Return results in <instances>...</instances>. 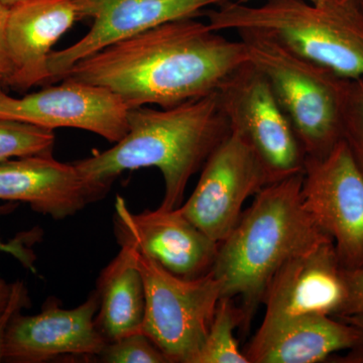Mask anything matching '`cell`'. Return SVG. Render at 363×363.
Segmentation results:
<instances>
[{
	"mask_svg": "<svg viewBox=\"0 0 363 363\" xmlns=\"http://www.w3.org/2000/svg\"><path fill=\"white\" fill-rule=\"evenodd\" d=\"M216 32L266 33L296 54L345 80L363 78V14L357 1L267 0L226 2L207 11Z\"/></svg>",
	"mask_w": 363,
	"mask_h": 363,
	"instance_id": "obj_4",
	"label": "cell"
},
{
	"mask_svg": "<svg viewBox=\"0 0 363 363\" xmlns=\"http://www.w3.org/2000/svg\"><path fill=\"white\" fill-rule=\"evenodd\" d=\"M0 200L26 203L56 220L94 202L75 164L57 161L52 155L0 162Z\"/></svg>",
	"mask_w": 363,
	"mask_h": 363,
	"instance_id": "obj_16",
	"label": "cell"
},
{
	"mask_svg": "<svg viewBox=\"0 0 363 363\" xmlns=\"http://www.w3.org/2000/svg\"><path fill=\"white\" fill-rule=\"evenodd\" d=\"M339 319L342 320V321L346 322V323H350L353 325V326H357L358 328L363 330V314L344 316L339 318Z\"/></svg>",
	"mask_w": 363,
	"mask_h": 363,
	"instance_id": "obj_29",
	"label": "cell"
},
{
	"mask_svg": "<svg viewBox=\"0 0 363 363\" xmlns=\"http://www.w3.org/2000/svg\"><path fill=\"white\" fill-rule=\"evenodd\" d=\"M341 138L363 175V78L345 81L341 104Z\"/></svg>",
	"mask_w": 363,
	"mask_h": 363,
	"instance_id": "obj_21",
	"label": "cell"
},
{
	"mask_svg": "<svg viewBox=\"0 0 363 363\" xmlns=\"http://www.w3.org/2000/svg\"><path fill=\"white\" fill-rule=\"evenodd\" d=\"M358 6H359L360 11H362V13L363 14V0H357Z\"/></svg>",
	"mask_w": 363,
	"mask_h": 363,
	"instance_id": "obj_32",
	"label": "cell"
},
{
	"mask_svg": "<svg viewBox=\"0 0 363 363\" xmlns=\"http://www.w3.org/2000/svg\"><path fill=\"white\" fill-rule=\"evenodd\" d=\"M236 1L240 2V4H250L252 0H236ZM308 1L312 2V4H321L329 1V0H308Z\"/></svg>",
	"mask_w": 363,
	"mask_h": 363,
	"instance_id": "obj_31",
	"label": "cell"
},
{
	"mask_svg": "<svg viewBox=\"0 0 363 363\" xmlns=\"http://www.w3.org/2000/svg\"><path fill=\"white\" fill-rule=\"evenodd\" d=\"M363 346V330L339 318L312 315L257 330L247 350L250 363H317Z\"/></svg>",
	"mask_w": 363,
	"mask_h": 363,
	"instance_id": "obj_17",
	"label": "cell"
},
{
	"mask_svg": "<svg viewBox=\"0 0 363 363\" xmlns=\"http://www.w3.org/2000/svg\"><path fill=\"white\" fill-rule=\"evenodd\" d=\"M16 205L9 204L6 207H0V214L7 213V212L13 211ZM40 238L39 230L28 231V233H23L18 234L13 240L4 242L0 240V250L1 252L9 253L14 259L18 260L26 269L33 272L35 271V252L32 250V245L35 242Z\"/></svg>",
	"mask_w": 363,
	"mask_h": 363,
	"instance_id": "obj_23",
	"label": "cell"
},
{
	"mask_svg": "<svg viewBox=\"0 0 363 363\" xmlns=\"http://www.w3.org/2000/svg\"><path fill=\"white\" fill-rule=\"evenodd\" d=\"M95 358L105 363H169L166 355L143 331L107 342Z\"/></svg>",
	"mask_w": 363,
	"mask_h": 363,
	"instance_id": "obj_22",
	"label": "cell"
},
{
	"mask_svg": "<svg viewBox=\"0 0 363 363\" xmlns=\"http://www.w3.org/2000/svg\"><path fill=\"white\" fill-rule=\"evenodd\" d=\"M28 304H30V300H28V289L25 283L18 281L11 284V297L6 309L0 314V362H4V346H6L7 330L11 319L14 314L21 312V309L28 307Z\"/></svg>",
	"mask_w": 363,
	"mask_h": 363,
	"instance_id": "obj_24",
	"label": "cell"
},
{
	"mask_svg": "<svg viewBox=\"0 0 363 363\" xmlns=\"http://www.w3.org/2000/svg\"><path fill=\"white\" fill-rule=\"evenodd\" d=\"M348 351L350 352L346 357H342L343 360H340V362L363 363V346Z\"/></svg>",
	"mask_w": 363,
	"mask_h": 363,
	"instance_id": "obj_28",
	"label": "cell"
},
{
	"mask_svg": "<svg viewBox=\"0 0 363 363\" xmlns=\"http://www.w3.org/2000/svg\"><path fill=\"white\" fill-rule=\"evenodd\" d=\"M302 197L341 266H363V175L342 140L323 157H306Z\"/></svg>",
	"mask_w": 363,
	"mask_h": 363,
	"instance_id": "obj_9",
	"label": "cell"
},
{
	"mask_svg": "<svg viewBox=\"0 0 363 363\" xmlns=\"http://www.w3.org/2000/svg\"><path fill=\"white\" fill-rule=\"evenodd\" d=\"M346 296L342 314L340 317L363 314V266L352 269H344Z\"/></svg>",
	"mask_w": 363,
	"mask_h": 363,
	"instance_id": "obj_25",
	"label": "cell"
},
{
	"mask_svg": "<svg viewBox=\"0 0 363 363\" xmlns=\"http://www.w3.org/2000/svg\"><path fill=\"white\" fill-rule=\"evenodd\" d=\"M133 250L145 290L142 331L169 363H195L222 298L220 281L213 271L197 279L180 278Z\"/></svg>",
	"mask_w": 363,
	"mask_h": 363,
	"instance_id": "obj_6",
	"label": "cell"
},
{
	"mask_svg": "<svg viewBox=\"0 0 363 363\" xmlns=\"http://www.w3.org/2000/svg\"><path fill=\"white\" fill-rule=\"evenodd\" d=\"M39 92L16 98L0 89V118L54 130L72 128L118 143L128 131L130 108L116 93L101 86L62 80Z\"/></svg>",
	"mask_w": 363,
	"mask_h": 363,
	"instance_id": "obj_10",
	"label": "cell"
},
{
	"mask_svg": "<svg viewBox=\"0 0 363 363\" xmlns=\"http://www.w3.org/2000/svg\"><path fill=\"white\" fill-rule=\"evenodd\" d=\"M344 269L331 238L289 259L267 286L259 330L312 315L340 317L347 296Z\"/></svg>",
	"mask_w": 363,
	"mask_h": 363,
	"instance_id": "obj_11",
	"label": "cell"
},
{
	"mask_svg": "<svg viewBox=\"0 0 363 363\" xmlns=\"http://www.w3.org/2000/svg\"><path fill=\"white\" fill-rule=\"evenodd\" d=\"M81 20L76 0H23L9 9L6 43L18 89L50 82L49 56L62 35Z\"/></svg>",
	"mask_w": 363,
	"mask_h": 363,
	"instance_id": "obj_15",
	"label": "cell"
},
{
	"mask_svg": "<svg viewBox=\"0 0 363 363\" xmlns=\"http://www.w3.org/2000/svg\"><path fill=\"white\" fill-rule=\"evenodd\" d=\"M9 7L0 4V80L9 83L13 74L6 43V26L9 20Z\"/></svg>",
	"mask_w": 363,
	"mask_h": 363,
	"instance_id": "obj_26",
	"label": "cell"
},
{
	"mask_svg": "<svg viewBox=\"0 0 363 363\" xmlns=\"http://www.w3.org/2000/svg\"><path fill=\"white\" fill-rule=\"evenodd\" d=\"M114 233L121 247H131L183 279H197L213 269L219 242L189 220L180 208L133 213L117 196Z\"/></svg>",
	"mask_w": 363,
	"mask_h": 363,
	"instance_id": "obj_12",
	"label": "cell"
},
{
	"mask_svg": "<svg viewBox=\"0 0 363 363\" xmlns=\"http://www.w3.org/2000/svg\"><path fill=\"white\" fill-rule=\"evenodd\" d=\"M54 131L13 119L0 118V162L13 157L52 155Z\"/></svg>",
	"mask_w": 363,
	"mask_h": 363,
	"instance_id": "obj_20",
	"label": "cell"
},
{
	"mask_svg": "<svg viewBox=\"0 0 363 363\" xmlns=\"http://www.w3.org/2000/svg\"><path fill=\"white\" fill-rule=\"evenodd\" d=\"M21 1H23V0H0V4L11 9V7L16 6V4H20Z\"/></svg>",
	"mask_w": 363,
	"mask_h": 363,
	"instance_id": "obj_30",
	"label": "cell"
},
{
	"mask_svg": "<svg viewBox=\"0 0 363 363\" xmlns=\"http://www.w3.org/2000/svg\"><path fill=\"white\" fill-rule=\"evenodd\" d=\"M98 307L95 291L73 309L47 302L39 314L16 313L7 330L4 362L43 363L61 357H96L107 343L95 321Z\"/></svg>",
	"mask_w": 363,
	"mask_h": 363,
	"instance_id": "obj_14",
	"label": "cell"
},
{
	"mask_svg": "<svg viewBox=\"0 0 363 363\" xmlns=\"http://www.w3.org/2000/svg\"><path fill=\"white\" fill-rule=\"evenodd\" d=\"M247 62L240 39L183 18L114 43L77 62L60 80L107 88L130 109L169 108L216 92Z\"/></svg>",
	"mask_w": 363,
	"mask_h": 363,
	"instance_id": "obj_1",
	"label": "cell"
},
{
	"mask_svg": "<svg viewBox=\"0 0 363 363\" xmlns=\"http://www.w3.org/2000/svg\"><path fill=\"white\" fill-rule=\"evenodd\" d=\"M242 324L241 308L234 304L233 298H221L195 363H250L234 335L235 329L242 328Z\"/></svg>",
	"mask_w": 363,
	"mask_h": 363,
	"instance_id": "obj_19",
	"label": "cell"
},
{
	"mask_svg": "<svg viewBox=\"0 0 363 363\" xmlns=\"http://www.w3.org/2000/svg\"><path fill=\"white\" fill-rule=\"evenodd\" d=\"M217 93L230 130L250 145L274 181L303 173L304 150L259 70L248 61L222 83Z\"/></svg>",
	"mask_w": 363,
	"mask_h": 363,
	"instance_id": "obj_7",
	"label": "cell"
},
{
	"mask_svg": "<svg viewBox=\"0 0 363 363\" xmlns=\"http://www.w3.org/2000/svg\"><path fill=\"white\" fill-rule=\"evenodd\" d=\"M336 1L341 2V4H345V2L357 1V0H336Z\"/></svg>",
	"mask_w": 363,
	"mask_h": 363,
	"instance_id": "obj_33",
	"label": "cell"
},
{
	"mask_svg": "<svg viewBox=\"0 0 363 363\" xmlns=\"http://www.w3.org/2000/svg\"><path fill=\"white\" fill-rule=\"evenodd\" d=\"M303 173L274 182L255 194L225 240L213 267L222 298H240L242 328L247 329L267 289L284 264L328 240L306 209Z\"/></svg>",
	"mask_w": 363,
	"mask_h": 363,
	"instance_id": "obj_3",
	"label": "cell"
},
{
	"mask_svg": "<svg viewBox=\"0 0 363 363\" xmlns=\"http://www.w3.org/2000/svg\"><path fill=\"white\" fill-rule=\"evenodd\" d=\"M11 293V284L0 278V314L6 309Z\"/></svg>",
	"mask_w": 363,
	"mask_h": 363,
	"instance_id": "obj_27",
	"label": "cell"
},
{
	"mask_svg": "<svg viewBox=\"0 0 363 363\" xmlns=\"http://www.w3.org/2000/svg\"><path fill=\"white\" fill-rule=\"evenodd\" d=\"M95 321L106 342L142 331L145 290L133 247H121L97 281Z\"/></svg>",
	"mask_w": 363,
	"mask_h": 363,
	"instance_id": "obj_18",
	"label": "cell"
},
{
	"mask_svg": "<svg viewBox=\"0 0 363 363\" xmlns=\"http://www.w3.org/2000/svg\"><path fill=\"white\" fill-rule=\"evenodd\" d=\"M82 18H92L89 32L75 44L49 56L50 82L62 78L81 60L164 23L200 16L204 9L233 0H76Z\"/></svg>",
	"mask_w": 363,
	"mask_h": 363,
	"instance_id": "obj_13",
	"label": "cell"
},
{
	"mask_svg": "<svg viewBox=\"0 0 363 363\" xmlns=\"http://www.w3.org/2000/svg\"><path fill=\"white\" fill-rule=\"evenodd\" d=\"M230 133L218 93L169 108L130 109L128 131L111 149L74 162L93 200L125 171L155 167L164 182L160 208H179L189 181Z\"/></svg>",
	"mask_w": 363,
	"mask_h": 363,
	"instance_id": "obj_2",
	"label": "cell"
},
{
	"mask_svg": "<svg viewBox=\"0 0 363 363\" xmlns=\"http://www.w3.org/2000/svg\"><path fill=\"white\" fill-rule=\"evenodd\" d=\"M274 179L245 140L231 131L201 169L183 214L210 238L225 240L242 214V206Z\"/></svg>",
	"mask_w": 363,
	"mask_h": 363,
	"instance_id": "obj_8",
	"label": "cell"
},
{
	"mask_svg": "<svg viewBox=\"0 0 363 363\" xmlns=\"http://www.w3.org/2000/svg\"><path fill=\"white\" fill-rule=\"evenodd\" d=\"M248 61L266 77L292 123L306 157H320L341 138V104L345 79L303 58L266 33H236Z\"/></svg>",
	"mask_w": 363,
	"mask_h": 363,
	"instance_id": "obj_5",
	"label": "cell"
}]
</instances>
